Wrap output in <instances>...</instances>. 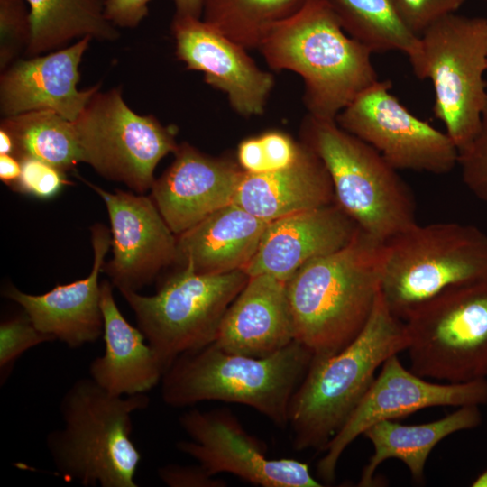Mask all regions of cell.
Returning <instances> with one entry per match:
<instances>
[{
  "label": "cell",
  "instance_id": "24",
  "mask_svg": "<svg viewBox=\"0 0 487 487\" xmlns=\"http://www.w3.org/2000/svg\"><path fill=\"white\" fill-rule=\"evenodd\" d=\"M269 223L234 203L226 205L177 235L175 264L206 275L244 271Z\"/></svg>",
  "mask_w": 487,
  "mask_h": 487
},
{
  "label": "cell",
  "instance_id": "30",
  "mask_svg": "<svg viewBox=\"0 0 487 487\" xmlns=\"http://www.w3.org/2000/svg\"><path fill=\"white\" fill-rule=\"evenodd\" d=\"M26 0H0V70L24 54L32 36Z\"/></svg>",
  "mask_w": 487,
  "mask_h": 487
},
{
  "label": "cell",
  "instance_id": "1",
  "mask_svg": "<svg viewBox=\"0 0 487 487\" xmlns=\"http://www.w3.org/2000/svg\"><path fill=\"white\" fill-rule=\"evenodd\" d=\"M384 253L385 242L358 227L345 246L286 281L295 340L313 358L338 353L364 328L381 291Z\"/></svg>",
  "mask_w": 487,
  "mask_h": 487
},
{
  "label": "cell",
  "instance_id": "2",
  "mask_svg": "<svg viewBox=\"0 0 487 487\" xmlns=\"http://www.w3.org/2000/svg\"><path fill=\"white\" fill-rule=\"evenodd\" d=\"M259 50L275 70H290L304 81L308 115L335 120L378 78L372 52L342 28L326 0H307L276 24Z\"/></svg>",
  "mask_w": 487,
  "mask_h": 487
},
{
  "label": "cell",
  "instance_id": "9",
  "mask_svg": "<svg viewBox=\"0 0 487 487\" xmlns=\"http://www.w3.org/2000/svg\"><path fill=\"white\" fill-rule=\"evenodd\" d=\"M419 41L409 63L418 78L432 82L434 115L459 152L477 133L487 98V19L452 14Z\"/></svg>",
  "mask_w": 487,
  "mask_h": 487
},
{
  "label": "cell",
  "instance_id": "7",
  "mask_svg": "<svg viewBox=\"0 0 487 487\" xmlns=\"http://www.w3.org/2000/svg\"><path fill=\"white\" fill-rule=\"evenodd\" d=\"M485 276V232L455 222L416 223L385 242L381 293L404 320L447 288Z\"/></svg>",
  "mask_w": 487,
  "mask_h": 487
},
{
  "label": "cell",
  "instance_id": "34",
  "mask_svg": "<svg viewBox=\"0 0 487 487\" xmlns=\"http://www.w3.org/2000/svg\"><path fill=\"white\" fill-rule=\"evenodd\" d=\"M408 28L420 36L444 17L455 14L464 0H392Z\"/></svg>",
  "mask_w": 487,
  "mask_h": 487
},
{
  "label": "cell",
  "instance_id": "40",
  "mask_svg": "<svg viewBox=\"0 0 487 487\" xmlns=\"http://www.w3.org/2000/svg\"><path fill=\"white\" fill-rule=\"evenodd\" d=\"M14 143L11 135L0 128V154H13Z\"/></svg>",
  "mask_w": 487,
  "mask_h": 487
},
{
  "label": "cell",
  "instance_id": "17",
  "mask_svg": "<svg viewBox=\"0 0 487 487\" xmlns=\"http://www.w3.org/2000/svg\"><path fill=\"white\" fill-rule=\"evenodd\" d=\"M156 179L151 198L176 234L233 203L244 171L230 159L207 155L187 142Z\"/></svg>",
  "mask_w": 487,
  "mask_h": 487
},
{
  "label": "cell",
  "instance_id": "37",
  "mask_svg": "<svg viewBox=\"0 0 487 487\" xmlns=\"http://www.w3.org/2000/svg\"><path fill=\"white\" fill-rule=\"evenodd\" d=\"M152 0H104V14L116 28H135L149 14Z\"/></svg>",
  "mask_w": 487,
  "mask_h": 487
},
{
  "label": "cell",
  "instance_id": "36",
  "mask_svg": "<svg viewBox=\"0 0 487 487\" xmlns=\"http://www.w3.org/2000/svg\"><path fill=\"white\" fill-rule=\"evenodd\" d=\"M159 478L170 487H225L226 482L210 475L200 464H166L158 469Z\"/></svg>",
  "mask_w": 487,
  "mask_h": 487
},
{
  "label": "cell",
  "instance_id": "5",
  "mask_svg": "<svg viewBox=\"0 0 487 487\" xmlns=\"http://www.w3.org/2000/svg\"><path fill=\"white\" fill-rule=\"evenodd\" d=\"M312 359L296 340L261 358L227 353L213 343L182 354L168 366L161 381V399L173 408L206 400L245 405L283 427Z\"/></svg>",
  "mask_w": 487,
  "mask_h": 487
},
{
  "label": "cell",
  "instance_id": "4",
  "mask_svg": "<svg viewBox=\"0 0 487 487\" xmlns=\"http://www.w3.org/2000/svg\"><path fill=\"white\" fill-rule=\"evenodd\" d=\"M149 401L146 393H109L90 377L74 381L60 403L63 427L46 437L58 473L84 486L137 487L142 455L131 439L132 415Z\"/></svg>",
  "mask_w": 487,
  "mask_h": 487
},
{
  "label": "cell",
  "instance_id": "21",
  "mask_svg": "<svg viewBox=\"0 0 487 487\" xmlns=\"http://www.w3.org/2000/svg\"><path fill=\"white\" fill-rule=\"evenodd\" d=\"M295 341L286 282L268 274L250 276L227 308L216 341L227 353L267 357Z\"/></svg>",
  "mask_w": 487,
  "mask_h": 487
},
{
  "label": "cell",
  "instance_id": "14",
  "mask_svg": "<svg viewBox=\"0 0 487 487\" xmlns=\"http://www.w3.org/2000/svg\"><path fill=\"white\" fill-rule=\"evenodd\" d=\"M189 440L176 447L210 475L228 473L262 487H320L306 463L270 459L264 444L250 435L227 409H191L179 417Z\"/></svg>",
  "mask_w": 487,
  "mask_h": 487
},
{
  "label": "cell",
  "instance_id": "33",
  "mask_svg": "<svg viewBox=\"0 0 487 487\" xmlns=\"http://www.w3.org/2000/svg\"><path fill=\"white\" fill-rule=\"evenodd\" d=\"M22 171L13 190L41 199H49L72 184L66 173L34 158L21 160Z\"/></svg>",
  "mask_w": 487,
  "mask_h": 487
},
{
  "label": "cell",
  "instance_id": "27",
  "mask_svg": "<svg viewBox=\"0 0 487 487\" xmlns=\"http://www.w3.org/2000/svg\"><path fill=\"white\" fill-rule=\"evenodd\" d=\"M0 128L13 138L12 155L20 161L34 158L65 173L82 162L73 123L55 112L37 110L5 116Z\"/></svg>",
  "mask_w": 487,
  "mask_h": 487
},
{
  "label": "cell",
  "instance_id": "23",
  "mask_svg": "<svg viewBox=\"0 0 487 487\" xmlns=\"http://www.w3.org/2000/svg\"><path fill=\"white\" fill-rule=\"evenodd\" d=\"M100 306L105 351L91 362L90 378L114 395L146 393L161 381L164 366L139 327L124 318L106 280L100 282Z\"/></svg>",
  "mask_w": 487,
  "mask_h": 487
},
{
  "label": "cell",
  "instance_id": "26",
  "mask_svg": "<svg viewBox=\"0 0 487 487\" xmlns=\"http://www.w3.org/2000/svg\"><path fill=\"white\" fill-rule=\"evenodd\" d=\"M32 36L25 57L66 47L72 40L91 37L114 41L119 31L104 14V0H26Z\"/></svg>",
  "mask_w": 487,
  "mask_h": 487
},
{
  "label": "cell",
  "instance_id": "8",
  "mask_svg": "<svg viewBox=\"0 0 487 487\" xmlns=\"http://www.w3.org/2000/svg\"><path fill=\"white\" fill-rule=\"evenodd\" d=\"M403 321L412 372L449 383L487 379V276L447 288Z\"/></svg>",
  "mask_w": 487,
  "mask_h": 487
},
{
  "label": "cell",
  "instance_id": "13",
  "mask_svg": "<svg viewBox=\"0 0 487 487\" xmlns=\"http://www.w3.org/2000/svg\"><path fill=\"white\" fill-rule=\"evenodd\" d=\"M485 404L487 379L464 383L430 382L406 369L398 354H393L383 363L354 411L326 446L317 464V475L326 483L333 482L344 451L380 421L395 420L430 407Z\"/></svg>",
  "mask_w": 487,
  "mask_h": 487
},
{
  "label": "cell",
  "instance_id": "20",
  "mask_svg": "<svg viewBox=\"0 0 487 487\" xmlns=\"http://www.w3.org/2000/svg\"><path fill=\"white\" fill-rule=\"evenodd\" d=\"M358 227L335 202L271 221L244 271L286 282L308 262L345 246Z\"/></svg>",
  "mask_w": 487,
  "mask_h": 487
},
{
  "label": "cell",
  "instance_id": "29",
  "mask_svg": "<svg viewBox=\"0 0 487 487\" xmlns=\"http://www.w3.org/2000/svg\"><path fill=\"white\" fill-rule=\"evenodd\" d=\"M307 0H204L202 19L246 50L259 49L272 28Z\"/></svg>",
  "mask_w": 487,
  "mask_h": 487
},
{
  "label": "cell",
  "instance_id": "18",
  "mask_svg": "<svg viewBox=\"0 0 487 487\" xmlns=\"http://www.w3.org/2000/svg\"><path fill=\"white\" fill-rule=\"evenodd\" d=\"M91 40L87 36L47 54L20 58L1 71V115L49 110L75 121L101 87L78 88L79 65Z\"/></svg>",
  "mask_w": 487,
  "mask_h": 487
},
{
  "label": "cell",
  "instance_id": "22",
  "mask_svg": "<svg viewBox=\"0 0 487 487\" xmlns=\"http://www.w3.org/2000/svg\"><path fill=\"white\" fill-rule=\"evenodd\" d=\"M302 143L298 159L289 167L265 173L244 172L233 203L269 222L334 203L325 164Z\"/></svg>",
  "mask_w": 487,
  "mask_h": 487
},
{
  "label": "cell",
  "instance_id": "38",
  "mask_svg": "<svg viewBox=\"0 0 487 487\" xmlns=\"http://www.w3.org/2000/svg\"><path fill=\"white\" fill-rule=\"evenodd\" d=\"M22 163L12 154H0V179L11 188L20 178Z\"/></svg>",
  "mask_w": 487,
  "mask_h": 487
},
{
  "label": "cell",
  "instance_id": "41",
  "mask_svg": "<svg viewBox=\"0 0 487 487\" xmlns=\"http://www.w3.org/2000/svg\"><path fill=\"white\" fill-rule=\"evenodd\" d=\"M472 487H487V469L480 473L472 482Z\"/></svg>",
  "mask_w": 487,
  "mask_h": 487
},
{
  "label": "cell",
  "instance_id": "31",
  "mask_svg": "<svg viewBox=\"0 0 487 487\" xmlns=\"http://www.w3.org/2000/svg\"><path fill=\"white\" fill-rule=\"evenodd\" d=\"M55 340L38 330L27 314L8 317L0 324V377L5 382L17 359L29 349Z\"/></svg>",
  "mask_w": 487,
  "mask_h": 487
},
{
  "label": "cell",
  "instance_id": "25",
  "mask_svg": "<svg viewBox=\"0 0 487 487\" xmlns=\"http://www.w3.org/2000/svg\"><path fill=\"white\" fill-rule=\"evenodd\" d=\"M480 406L458 407L455 411L432 422L403 425L395 420L380 421L363 433L373 446V454L363 467L358 486L374 485V474L385 460L404 463L412 479L425 481V466L431 451L446 436L477 427L482 423Z\"/></svg>",
  "mask_w": 487,
  "mask_h": 487
},
{
  "label": "cell",
  "instance_id": "10",
  "mask_svg": "<svg viewBox=\"0 0 487 487\" xmlns=\"http://www.w3.org/2000/svg\"><path fill=\"white\" fill-rule=\"evenodd\" d=\"M248 280L243 270L206 275L185 265L169 276L153 295L119 291L166 370L182 354L216 341L227 308Z\"/></svg>",
  "mask_w": 487,
  "mask_h": 487
},
{
  "label": "cell",
  "instance_id": "12",
  "mask_svg": "<svg viewBox=\"0 0 487 487\" xmlns=\"http://www.w3.org/2000/svg\"><path fill=\"white\" fill-rule=\"evenodd\" d=\"M391 89V81L377 80L337 115L336 123L398 170L450 172L458 163L451 138L413 115Z\"/></svg>",
  "mask_w": 487,
  "mask_h": 487
},
{
  "label": "cell",
  "instance_id": "16",
  "mask_svg": "<svg viewBox=\"0 0 487 487\" xmlns=\"http://www.w3.org/2000/svg\"><path fill=\"white\" fill-rule=\"evenodd\" d=\"M170 29L176 57L188 69L202 72L205 82L222 91L240 115L264 113L275 79L255 63L248 50L202 18L173 16Z\"/></svg>",
  "mask_w": 487,
  "mask_h": 487
},
{
  "label": "cell",
  "instance_id": "15",
  "mask_svg": "<svg viewBox=\"0 0 487 487\" xmlns=\"http://www.w3.org/2000/svg\"><path fill=\"white\" fill-rule=\"evenodd\" d=\"M106 204L113 257L102 267L118 290L138 291L169 265L176 263L177 235L152 198L122 189L109 192L78 174Z\"/></svg>",
  "mask_w": 487,
  "mask_h": 487
},
{
  "label": "cell",
  "instance_id": "32",
  "mask_svg": "<svg viewBox=\"0 0 487 487\" xmlns=\"http://www.w3.org/2000/svg\"><path fill=\"white\" fill-rule=\"evenodd\" d=\"M457 165L466 188L487 205V98L478 131L468 145L458 152Z\"/></svg>",
  "mask_w": 487,
  "mask_h": 487
},
{
  "label": "cell",
  "instance_id": "28",
  "mask_svg": "<svg viewBox=\"0 0 487 487\" xmlns=\"http://www.w3.org/2000/svg\"><path fill=\"white\" fill-rule=\"evenodd\" d=\"M344 31L373 52L398 51L414 57L420 45L392 0H326Z\"/></svg>",
  "mask_w": 487,
  "mask_h": 487
},
{
  "label": "cell",
  "instance_id": "6",
  "mask_svg": "<svg viewBox=\"0 0 487 487\" xmlns=\"http://www.w3.org/2000/svg\"><path fill=\"white\" fill-rule=\"evenodd\" d=\"M301 133L328 171L335 202L359 228L386 242L418 223L410 188L373 147L335 120L310 115Z\"/></svg>",
  "mask_w": 487,
  "mask_h": 487
},
{
  "label": "cell",
  "instance_id": "3",
  "mask_svg": "<svg viewBox=\"0 0 487 487\" xmlns=\"http://www.w3.org/2000/svg\"><path fill=\"white\" fill-rule=\"evenodd\" d=\"M404 321L388 308L380 291L362 332L338 353L313 358L289 411L297 451H323L345 424L391 355L407 350Z\"/></svg>",
  "mask_w": 487,
  "mask_h": 487
},
{
  "label": "cell",
  "instance_id": "35",
  "mask_svg": "<svg viewBox=\"0 0 487 487\" xmlns=\"http://www.w3.org/2000/svg\"><path fill=\"white\" fill-rule=\"evenodd\" d=\"M262 162V173L281 170L299 157L303 143L295 142L280 131H269L257 136Z\"/></svg>",
  "mask_w": 487,
  "mask_h": 487
},
{
  "label": "cell",
  "instance_id": "19",
  "mask_svg": "<svg viewBox=\"0 0 487 487\" xmlns=\"http://www.w3.org/2000/svg\"><path fill=\"white\" fill-rule=\"evenodd\" d=\"M90 232L94 262L86 278L57 285L40 295L23 292L13 285L3 292L22 307L38 330L69 348L94 343L104 331L98 278L111 246V233L101 223H96Z\"/></svg>",
  "mask_w": 487,
  "mask_h": 487
},
{
  "label": "cell",
  "instance_id": "39",
  "mask_svg": "<svg viewBox=\"0 0 487 487\" xmlns=\"http://www.w3.org/2000/svg\"><path fill=\"white\" fill-rule=\"evenodd\" d=\"M175 6V17L201 19L204 0H171Z\"/></svg>",
  "mask_w": 487,
  "mask_h": 487
},
{
  "label": "cell",
  "instance_id": "11",
  "mask_svg": "<svg viewBox=\"0 0 487 487\" xmlns=\"http://www.w3.org/2000/svg\"><path fill=\"white\" fill-rule=\"evenodd\" d=\"M72 123L82 162L139 194L152 188L158 163L179 146L177 126L136 114L121 87L98 90Z\"/></svg>",
  "mask_w": 487,
  "mask_h": 487
}]
</instances>
